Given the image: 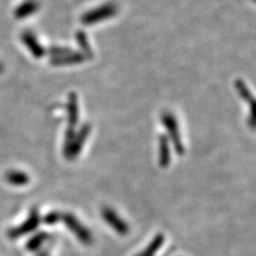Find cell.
Segmentation results:
<instances>
[{
  "instance_id": "9",
  "label": "cell",
  "mask_w": 256,
  "mask_h": 256,
  "mask_svg": "<svg viewBox=\"0 0 256 256\" xmlns=\"http://www.w3.org/2000/svg\"><path fill=\"white\" fill-rule=\"evenodd\" d=\"M22 40L24 44L28 47V50H30V52L32 54L34 57L42 58L45 54L44 47L40 44L36 36L34 34H31V32H29V31L24 32L22 36Z\"/></svg>"
},
{
  "instance_id": "11",
  "label": "cell",
  "mask_w": 256,
  "mask_h": 256,
  "mask_svg": "<svg viewBox=\"0 0 256 256\" xmlns=\"http://www.w3.org/2000/svg\"><path fill=\"white\" fill-rule=\"evenodd\" d=\"M75 38H76L78 46L80 48V52H82L88 59L93 58V50H92L89 38H88V36L86 32L82 30L77 31Z\"/></svg>"
},
{
  "instance_id": "13",
  "label": "cell",
  "mask_w": 256,
  "mask_h": 256,
  "mask_svg": "<svg viewBox=\"0 0 256 256\" xmlns=\"http://www.w3.org/2000/svg\"><path fill=\"white\" fill-rule=\"evenodd\" d=\"M164 242V235H158L155 237V239L150 244V246L144 250L142 253H140L138 256H154L156 252L159 250V248L162 246Z\"/></svg>"
},
{
  "instance_id": "3",
  "label": "cell",
  "mask_w": 256,
  "mask_h": 256,
  "mask_svg": "<svg viewBox=\"0 0 256 256\" xmlns=\"http://www.w3.org/2000/svg\"><path fill=\"white\" fill-rule=\"evenodd\" d=\"M91 132V125L90 124H84L79 128V130L75 134V137L72 141L70 146L64 148V155L68 159H73L77 157L82 150L84 142L86 141L88 137Z\"/></svg>"
},
{
  "instance_id": "1",
  "label": "cell",
  "mask_w": 256,
  "mask_h": 256,
  "mask_svg": "<svg viewBox=\"0 0 256 256\" xmlns=\"http://www.w3.org/2000/svg\"><path fill=\"white\" fill-rule=\"evenodd\" d=\"M118 6L114 4L108 2L100 6H96L94 9H91L84 13L82 15V18H80V22L86 26H91L94 25V24H98L114 18Z\"/></svg>"
},
{
  "instance_id": "14",
  "label": "cell",
  "mask_w": 256,
  "mask_h": 256,
  "mask_svg": "<svg viewBox=\"0 0 256 256\" xmlns=\"http://www.w3.org/2000/svg\"><path fill=\"white\" fill-rule=\"evenodd\" d=\"M70 52H73L72 48L62 47V46H52L50 48V50H48V52L52 56V58L62 57V56H66V54H70Z\"/></svg>"
},
{
  "instance_id": "15",
  "label": "cell",
  "mask_w": 256,
  "mask_h": 256,
  "mask_svg": "<svg viewBox=\"0 0 256 256\" xmlns=\"http://www.w3.org/2000/svg\"><path fill=\"white\" fill-rule=\"evenodd\" d=\"M61 219H62V214H60L59 212H50L45 217V222L47 224H54Z\"/></svg>"
},
{
  "instance_id": "5",
  "label": "cell",
  "mask_w": 256,
  "mask_h": 256,
  "mask_svg": "<svg viewBox=\"0 0 256 256\" xmlns=\"http://www.w3.org/2000/svg\"><path fill=\"white\" fill-rule=\"evenodd\" d=\"M102 214L104 219H105V221L118 234L120 235L128 234V232H130V226H127L126 222L121 217H118L114 210H111V208H105V210H102Z\"/></svg>"
},
{
  "instance_id": "2",
  "label": "cell",
  "mask_w": 256,
  "mask_h": 256,
  "mask_svg": "<svg viewBox=\"0 0 256 256\" xmlns=\"http://www.w3.org/2000/svg\"><path fill=\"white\" fill-rule=\"evenodd\" d=\"M162 121L166 127L168 134L170 136V140L173 143V146H174V150H176V153L178 155H182L184 146H182L180 128H178V121H176V118L172 114H170V112H164V114L162 116Z\"/></svg>"
},
{
  "instance_id": "4",
  "label": "cell",
  "mask_w": 256,
  "mask_h": 256,
  "mask_svg": "<svg viewBox=\"0 0 256 256\" xmlns=\"http://www.w3.org/2000/svg\"><path fill=\"white\" fill-rule=\"evenodd\" d=\"M62 220L66 223V226L70 230L72 233H73L82 242L89 244L93 242L92 234L90 230L86 228H84L82 223H80L73 214H62Z\"/></svg>"
},
{
  "instance_id": "7",
  "label": "cell",
  "mask_w": 256,
  "mask_h": 256,
  "mask_svg": "<svg viewBox=\"0 0 256 256\" xmlns=\"http://www.w3.org/2000/svg\"><path fill=\"white\" fill-rule=\"evenodd\" d=\"M235 89L236 91L238 92V94L240 95V98H242L244 100H246L248 104H250L251 106V116H250V123H251V126L254 127V108H255V100H254V98L253 95L250 91L249 88H248V86L246 84V82H244V80L242 79H236L235 80Z\"/></svg>"
},
{
  "instance_id": "12",
  "label": "cell",
  "mask_w": 256,
  "mask_h": 256,
  "mask_svg": "<svg viewBox=\"0 0 256 256\" xmlns=\"http://www.w3.org/2000/svg\"><path fill=\"white\" fill-rule=\"evenodd\" d=\"M38 9V4L36 0H27L24 2L15 11V16L18 18H26L27 16L34 14Z\"/></svg>"
},
{
  "instance_id": "10",
  "label": "cell",
  "mask_w": 256,
  "mask_h": 256,
  "mask_svg": "<svg viewBox=\"0 0 256 256\" xmlns=\"http://www.w3.org/2000/svg\"><path fill=\"white\" fill-rule=\"evenodd\" d=\"M171 162V152L169 146V139L166 134H162L159 138V164L166 168Z\"/></svg>"
},
{
  "instance_id": "8",
  "label": "cell",
  "mask_w": 256,
  "mask_h": 256,
  "mask_svg": "<svg viewBox=\"0 0 256 256\" xmlns=\"http://www.w3.org/2000/svg\"><path fill=\"white\" fill-rule=\"evenodd\" d=\"M68 127L75 128L79 121V105H78V96L75 92L68 94Z\"/></svg>"
},
{
  "instance_id": "6",
  "label": "cell",
  "mask_w": 256,
  "mask_h": 256,
  "mask_svg": "<svg viewBox=\"0 0 256 256\" xmlns=\"http://www.w3.org/2000/svg\"><path fill=\"white\" fill-rule=\"evenodd\" d=\"M88 58L80 52H70V54L62 56L58 58H52L50 64L54 66H74V64H80L86 61Z\"/></svg>"
}]
</instances>
